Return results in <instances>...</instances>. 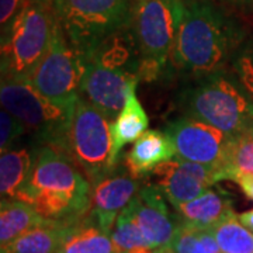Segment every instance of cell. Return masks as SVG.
I'll return each mask as SVG.
<instances>
[{"mask_svg": "<svg viewBox=\"0 0 253 253\" xmlns=\"http://www.w3.org/2000/svg\"><path fill=\"white\" fill-rule=\"evenodd\" d=\"M238 41V28L212 1L184 0L173 66L194 79L225 71Z\"/></svg>", "mask_w": 253, "mask_h": 253, "instance_id": "1", "label": "cell"}, {"mask_svg": "<svg viewBox=\"0 0 253 253\" xmlns=\"http://www.w3.org/2000/svg\"><path fill=\"white\" fill-rule=\"evenodd\" d=\"M90 184L66 155L42 145L36 148L33 170L17 200L33 206L46 219L76 221L90 211Z\"/></svg>", "mask_w": 253, "mask_h": 253, "instance_id": "2", "label": "cell"}, {"mask_svg": "<svg viewBox=\"0 0 253 253\" xmlns=\"http://www.w3.org/2000/svg\"><path fill=\"white\" fill-rule=\"evenodd\" d=\"M56 24L51 1H28L1 30V79L28 81L48 52Z\"/></svg>", "mask_w": 253, "mask_h": 253, "instance_id": "3", "label": "cell"}, {"mask_svg": "<svg viewBox=\"0 0 253 253\" xmlns=\"http://www.w3.org/2000/svg\"><path fill=\"white\" fill-rule=\"evenodd\" d=\"M183 13L184 0H135L131 26L141 51L139 82L169 72Z\"/></svg>", "mask_w": 253, "mask_h": 253, "instance_id": "4", "label": "cell"}, {"mask_svg": "<svg viewBox=\"0 0 253 253\" xmlns=\"http://www.w3.org/2000/svg\"><path fill=\"white\" fill-rule=\"evenodd\" d=\"M248 96L242 86L221 71L194 79L180 99L187 116L234 136L253 128V103Z\"/></svg>", "mask_w": 253, "mask_h": 253, "instance_id": "5", "label": "cell"}, {"mask_svg": "<svg viewBox=\"0 0 253 253\" xmlns=\"http://www.w3.org/2000/svg\"><path fill=\"white\" fill-rule=\"evenodd\" d=\"M1 107L17 117L40 146L45 145L65 154L72 124L75 103H58L44 96L30 81L1 79Z\"/></svg>", "mask_w": 253, "mask_h": 253, "instance_id": "6", "label": "cell"}, {"mask_svg": "<svg viewBox=\"0 0 253 253\" xmlns=\"http://www.w3.org/2000/svg\"><path fill=\"white\" fill-rule=\"evenodd\" d=\"M134 4L135 0H51L63 34L84 58L131 21Z\"/></svg>", "mask_w": 253, "mask_h": 253, "instance_id": "7", "label": "cell"}, {"mask_svg": "<svg viewBox=\"0 0 253 253\" xmlns=\"http://www.w3.org/2000/svg\"><path fill=\"white\" fill-rule=\"evenodd\" d=\"M65 155L91 184L117 168L113 161L111 121L82 97L75 106Z\"/></svg>", "mask_w": 253, "mask_h": 253, "instance_id": "8", "label": "cell"}, {"mask_svg": "<svg viewBox=\"0 0 253 253\" xmlns=\"http://www.w3.org/2000/svg\"><path fill=\"white\" fill-rule=\"evenodd\" d=\"M84 71L86 58L71 45L62 28L56 24L51 46L28 81L54 101L75 103L81 97Z\"/></svg>", "mask_w": 253, "mask_h": 253, "instance_id": "9", "label": "cell"}, {"mask_svg": "<svg viewBox=\"0 0 253 253\" xmlns=\"http://www.w3.org/2000/svg\"><path fill=\"white\" fill-rule=\"evenodd\" d=\"M165 131L172 138L177 158L222 168L231 135L219 128L186 114L169 123Z\"/></svg>", "mask_w": 253, "mask_h": 253, "instance_id": "10", "label": "cell"}, {"mask_svg": "<svg viewBox=\"0 0 253 253\" xmlns=\"http://www.w3.org/2000/svg\"><path fill=\"white\" fill-rule=\"evenodd\" d=\"M152 176L155 184L162 190L173 208L197 199L217 181L222 180L221 168L189 162L177 156L159 165Z\"/></svg>", "mask_w": 253, "mask_h": 253, "instance_id": "11", "label": "cell"}, {"mask_svg": "<svg viewBox=\"0 0 253 253\" xmlns=\"http://www.w3.org/2000/svg\"><path fill=\"white\" fill-rule=\"evenodd\" d=\"M138 83L136 78L86 59L81 97L101 111L110 121H114L126 106L129 90Z\"/></svg>", "mask_w": 253, "mask_h": 253, "instance_id": "12", "label": "cell"}, {"mask_svg": "<svg viewBox=\"0 0 253 253\" xmlns=\"http://www.w3.org/2000/svg\"><path fill=\"white\" fill-rule=\"evenodd\" d=\"M139 189V179H135L126 168H116L107 176L91 184L89 215L100 228L111 232L118 215L135 199Z\"/></svg>", "mask_w": 253, "mask_h": 253, "instance_id": "13", "label": "cell"}, {"mask_svg": "<svg viewBox=\"0 0 253 253\" xmlns=\"http://www.w3.org/2000/svg\"><path fill=\"white\" fill-rule=\"evenodd\" d=\"M129 207L136 224L154 249L172 244L179 219L168 208L165 194L155 183L142 186Z\"/></svg>", "mask_w": 253, "mask_h": 253, "instance_id": "14", "label": "cell"}, {"mask_svg": "<svg viewBox=\"0 0 253 253\" xmlns=\"http://www.w3.org/2000/svg\"><path fill=\"white\" fill-rule=\"evenodd\" d=\"M176 158V148L166 131L148 129L126 154V168L135 179L152 174L162 163Z\"/></svg>", "mask_w": 253, "mask_h": 253, "instance_id": "15", "label": "cell"}, {"mask_svg": "<svg viewBox=\"0 0 253 253\" xmlns=\"http://www.w3.org/2000/svg\"><path fill=\"white\" fill-rule=\"evenodd\" d=\"M174 210L179 222L199 229H211L234 211L229 194L224 190L212 189Z\"/></svg>", "mask_w": 253, "mask_h": 253, "instance_id": "16", "label": "cell"}, {"mask_svg": "<svg viewBox=\"0 0 253 253\" xmlns=\"http://www.w3.org/2000/svg\"><path fill=\"white\" fill-rule=\"evenodd\" d=\"M56 253H121L114 244L111 232L104 231L87 214L73 221L63 236Z\"/></svg>", "mask_w": 253, "mask_h": 253, "instance_id": "17", "label": "cell"}, {"mask_svg": "<svg viewBox=\"0 0 253 253\" xmlns=\"http://www.w3.org/2000/svg\"><path fill=\"white\" fill-rule=\"evenodd\" d=\"M149 120L142 104L136 97V86H134L126 97V106L120 111L114 121H111L113 138V161L117 165L120 155L126 145L136 142L148 131Z\"/></svg>", "mask_w": 253, "mask_h": 253, "instance_id": "18", "label": "cell"}, {"mask_svg": "<svg viewBox=\"0 0 253 253\" xmlns=\"http://www.w3.org/2000/svg\"><path fill=\"white\" fill-rule=\"evenodd\" d=\"M72 222L45 219L10 244L0 246V253H56Z\"/></svg>", "mask_w": 253, "mask_h": 253, "instance_id": "19", "label": "cell"}, {"mask_svg": "<svg viewBox=\"0 0 253 253\" xmlns=\"http://www.w3.org/2000/svg\"><path fill=\"white\" fill-rule=\"evenodd\" d=\"M36 159V148H18L0 156V194L1 200L17 199L27 184Z\"/></svg>", "mask_w": 253, "mask_h": 253, "instance_id": "20", "label": "cell"}, {"mask_svg": "<svg viewBox=\"0 0 253 253\" xmlns=\"http://www.w3.org/2000/svg\"><path fill=\"white\" fill-rule=\"evenodd\" d=\"M46 218L37 212L33 206L17 199L1 200L0 203V246L10 244L31 228L40 225Z\"/></svg>", "mask_w": 253, "mask_h": 253, "instance_id": "21", "label": "cell"}, {"mask_svg": "<svg viewBox=\"0 0 253 253\" xmlns=\"http://www.w3.org/2000/svg\"><path fill=\"white\" fill-rule=\"evenodd\" d=\"M221 253H253V232L232 211L211 228Z\"/></svg>", "mask_w": 253, "mask_h": 253, "instance_id": "22", "label": "cell"}, {"mask_svg": "<svg viewBox=\"0 0 253 253\" xmlns=\"http://www.w3.org/2000/svg\"><path fill=\"white\" fill-rule=\"evenodd\" d=\"M221 172L222 180H235L239 174L253 173V128L231 136Z\"/></svg>", "mask_w": 253, "mask_h": 253, "instance_id": "23", "label": "cell"}, {"mask_svg": "<svg viewBox=\"0 0 253 253\" xmlns=\"http://www.w3.org/2000/svg\"><path fill=\"white\" fill-rule=\"evenodd\" d=\"M111 238L121 253H155V249L136 224L129 206L118 215Z\"/></svg>", "mask_w": 253, "mask_h": 253, "instance_id": "24", "label": "cell"}, {"mask_svg": "<svg viewBox=\"0 0 253 253\" xmlns=\"http://www.w3.org/2000/svg\"><path fill=\"white\" fill-rule=\"evenodd\" d=\"M170 245L176 253H221L211 229H199L181 222Z\"/></svg>", "mask_w": 253, "mask_h": 253, "instance_id": "25", "label": "cell"}, {"mask_svg": "<svg viewBox=\"0 0 253 253\" xmlns=\"http://www.w3.org/2000/svg\"><path fill=\"white\" fill-rule=\"evenodd\" d=\"M26 132L24 124L14 117L10 111L1 107L0 111V152H7L13 149L14 144L17 142Z\"/></svg>", "mask_w": 253, "mask_h": 253, "instance_id": "26", "label": "cell"}, {"mask_svg": "<svg viewBox=\"0 0 253 253\" xmlns=\"http://www.w3.org/2000/svg\"><path fill=\"white\" fill-rule=\"evenodd\" d=\"M232 68L244 90L253 97V51H245L236 55Z\"/></svg>", "mask_w": 253, "mask_h": 253, "instance_id": "27", "label": "cell"}, {"mask_svg": "<svg viewBox=\"0 0 253 253\" xmlns=\"http://www.w3.org/2000/svg\"><path fill=\"white\" fill-rule=\"evenodd\" d=\"M31 0H0V21L1 30L9 26L10 23L16 18L21 9Z\"/></svg>", "mask_w": 253, "mask_h": 253, "instance_id": "28", "label": "cell"}, {"mask_svg": "<svg viewBox=\"0 0 253 253\" xmlns=\"http://www.w3.org/2000/svg\"><path fill=\"white\" fill-rule=\"evenodd\" d=\"M234 181L239 184V187L244 191L245 196L253 201V173L239 174Z\"/></svg>", "mask_w": 253, "mask_h": 253, "instance_id": "29", "label": "cell"}, {"mask_svg": "<svg viewBox=\"0 0 253 253\" xmlns=\"http://www.w3.org/2000/svg\"><path fill=\"white\" fill-rule=\"evenodd\" d=\"M238 218L248 229H251L253 232V208L249 211H245L242 214H238Z\"/></svg>", "mask_w": 253, "mask_h": 253, "instance_id": "30", "label": "cell"}, {"mask_svg": "<svg viewBox=\"0 0 253 253\" xmlns=\"http://www.w3.org/2000/svg\"><path fill=\"white\" fill-rule=\"evenodd\" d=\"M155 253H176L174 249H173L172 245H165V246H161L158 249H155Z\"/></svg>", "mask_w": 253, "mask_h": 253, "instance_id": "31", "label": "cell"}, {"mask_svg": "<svg viewBox=\"0 0 253 253\" xmlns=\"http://www.w3.org/2000/svg\"><path fill=\"white\" fill-rule=\"evenodd\" d=\"M42 1H51V0H42Z\"/></svg>", "mask_w": 253, "mask_h": 253, "instance_id": "32", "label": "cell"}]
</instances>
